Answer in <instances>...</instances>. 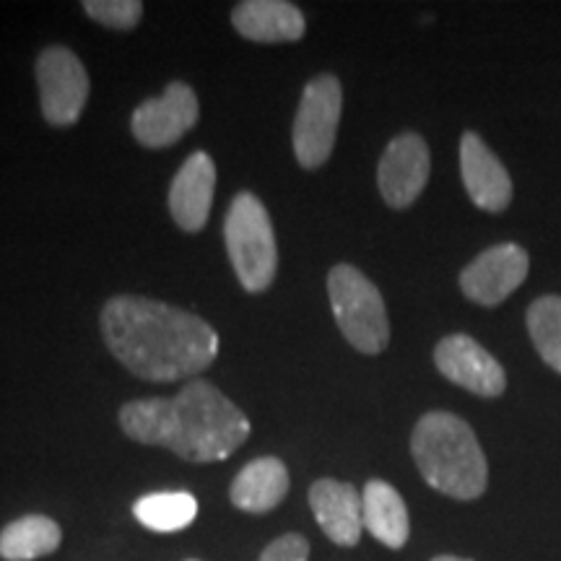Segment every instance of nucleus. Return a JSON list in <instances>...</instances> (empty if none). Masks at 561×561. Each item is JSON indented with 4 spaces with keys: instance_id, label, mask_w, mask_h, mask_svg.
Instances as JSON below:
<instances>
[{
    "instance_id": "obj_1",
    "label": "nucleus",
    "mask_w": 561,
    "mask_h": 561,
    "mask_svg": "<svg viewBox=\"0 0 561 561\" xmlns=\"http://www.w3.org/2000/svg\"><path fill=\"white\" fill-rule=\"evenodd\" d=\"M100 325L110 354L146 382L193 380L216 362L221 348L210 322L136 294L112 297Z\"/></svg>"
},
{
    "instance_id": "obj_2",
    "label": "nucleus",
    "mask_w": 561,
    "mask_h": 561,
    "mask_svg": "<svg viewBox=\"0 0 561 561\" xmlns=\"http://www.w3.org/2000/svg\"><path fill=\"white\" fill-rule=\"evenodd\" d=\"M133 442L167 447L187 462H221L250 437V419L208 380H191L172 398H140L121 409Z\"/></svg>"
},
{
    "instance_id": "obj_3",
    "label": "nucleus",
    "mask_w": 561,
    "mask_h": 561,
    "mask_svg": "<svg viewBox=\"0 0 561 561\" xmlns=\"http://www.w3.org/2000/svg\"><path fill=\"white\" fill-rule=\"evenodd\" d=\"M411 455L421 479L453 500H479L489 486V462L476 432L450 411H430L416 421Z\"/></svg>"
},
{
    "instance_id": "obj_4",
    "label": "nucleus",
    "mask_w": 561,
    "mask_h": 561,
    "mask_svg": "<svg viewBox=\"0 0 561 561\" xmlns=\"http://www.w3.org/2000/svg\"><path fill=\"white\" fill-rule=\"evenodd\" d=\"M224 242L242 289L268 291L278 273V244L268 208L252 193H240L227 210Z\"/></svg>"
},
{
    "instance_id": "obj_5",
    "label": "nucleus",
    "mask_w": 561,
    "mask_h": 561,
    "mask_svg": "<svg viewBox=\"0 0 561 561\" xmlns=\"http://www.w3.org/2000/svg\"><path fill=\"white\" fill-rule=\"evenodd\" d=\"M328 297L339 331L351 346L367 356L388 348L390 320L382 294L359 268L348 263L333 265L328 273Z\"/></svg>"
},
{
    "instance_id": "obj_6",
    "label": "nucleus",
    "mask_w": 561,
    "mask_h": 561,
    "mask_svg": "<svg viewBox=\"0 0 561 561\" xmlns=\"http://www.w3.org/2000/svg\"><path fill=\"white\" fill-rule=\"evenodd\" d=\"M343 112V87L333 73H320L301 91L291 128L294 157L301 170H318L331 159Z\"/></svg>"
},
{
    "instance_id": "obj_7",
    "label": "nucleus",
    "mask_w": 561,
    "mask_h": 561,
    "mask_svg": "<svg viewBox=\"0 0 561 561\" xmlns=\"http://www.w3.org/2000/svg\"><path fill=\"white\" fill-rule=\"evenodd\" d=\"M34 79L39 89L42 117L53 128H70L81 121L89 100V73L70 47L50 45L37 55Z\"/></svg>"
},
{
    "instance_id": "obj_8",
    "label": "nucleus",
    "mask_w": 561,
    "mask_h": 561,
    "mask_svg": "<svg viewBox=\"0 0 561 561\" xmlns=\"http://www.w3.org/2000/svg\"><path fill=\"white\" fill-rule=\"evenodd\" d=\"M201 117L198 94L191 83L172 81L164 94L140 102L130 117L133 138L144 149H170Z\"/></svg>"
},
{
    "instance_id": "obj_9",
    "label": "nucleus",
    "mask_w": 561,
    "mask_h": 561,
    "mask_svg": "<svg viewBox=\"0 0 561 561\" xmlns=\"http://www.w3.org/2000/svg\"><path fill=\"white\" fill-rule=\"evenodd\" d=\"M530 257L520 244L502 242L483 250L460 271V291L481 307H500L528 278Z\"/></svg>"
},
{
    "instance_id": "obj_10",
    "label": "nucleus",
    "mask_w": 561,
    "mask_h": 561,
    "mask_svg": "<svg viewBox=\"0 0 561 561\" xmlns=\"http://www.w3.org/2000/svg\"><path fill=\"white\" fill-rule=\"evenodd\" d=\"M432 172L426 140L419 133H401L382 151L377 164V187L390 208H409L424 193Z\"/></svg>"
},
{
    "instance_id": "obj_11",
    "label": "nucleus",
    "mask_w": 561,
    "mask_h": 561,
    "mask_svg": "<svg viewBox=\"0 0 561 561\" xmlns=\"http://www.w3.org/2000/svg\"><path fill=\"white\" fill-rule=\"evenodd\" d=\"M434 364L445 380L479 398H500L507 390L502 364L466 333L445 335L434 348Z\"/></svg>"
},
{
    "instance_id": "obj_12",
    "label": "nucleus",
    "mask_w": 561,
    "mask_h": 561,
    "mask_svg": "<svg viewBox=\"0 0 561 561\" xmlns=\"http://www.w3.org/2000/svg\"><path fill=\"white\" fill-rule=\"evenodd\" d=\"M460 174L468 198L486 214H502L512 203V178L496 153L489 149L479 133H462Z\"/></svg>"
},
{
    "instance_id": "obj_13",
    "label": "nucleus",
    "mask_w": 561,
    "mask_h": 561,
    "mask_svg": "<svg viewBox=\"0 0 561 561\" xmlns=\"http://www.w3.org/2000/svg\"><path fill=\"white\" fill-rule=\"evenodd\" d=\"M216 193V164L206 151H195L174 174L170 187V214L187 234H198L208 224Z\"/></svg>"
},
{
    "instance_id": "obj_14",
    "label": "nucleus",
    "mask_w": 561,
    "mask_h": 561,
    "mask_svg": "<svg viewBox=\"0 0 561 561\" xmlns=\"http://www.w3.org/2000/svg\"><path fill=\"white\" fill-rule=\"evenodd\" d=\"M310 507L320 530L335 546L351 549L359 543L364 533L362 491L354 483L320 479L310 486Z\"/></svg>"
},
{
    "instance_id": "obj_15",
    "label": "nucleus",
    "mask_w": 561,
    "mask_h": 561,
    "mask_svg": "<svg viewBox=\"0 0 561 561\" xmlns=\"http://www.w3.org/2000/svg\"><path fill=\"white\" fill-rule=\"evenodd\" d=\"M231 26L250 42L278 45L305 37L307 19L305 11L289 0H244L231 11Z\"/></svg>"
},
{
    "instance_id": "obj_16",
    "label": "nucleus",
    "mask_w": 561,
    "mask_h": 561,
    "mask_svg": "<svg viewBox=\"0 0 561 561\" xmlns=\"http://www.w3.org/2000/svg\"><path fill=\"white\" fill-rule=\"evenodd\" d=\"M289 468L284 460L265 455V458L250 460L229 486V500L237 510L250 515H268L289 494Z\"/></svg>"
},
{
    "instance_id": "obj_17",
    "label": "nucleus",
    "mask_w": 561,
    "mask_h": 561,
    "mask_svg": "<svg viewBox=\"0 0 561 561\" xmlns=\"http://www.w3.org/2000/svg\"><path fill=\"white\" fill-rule=\"evenodd\" d=\"M364 530L371 533L382 546L398 551L411 538V517L403 496L392 483L382 479L367 481L362 491Z\"/></svg>"
},
{
    "instance_id": "obj_18",
    "label": "nucleus",
    "mask_w": 561,
    "mask_h": 561,
    "mask_svg": "<svg viewBox=\"0 0 561 561\" xmlns=\"http://www.w3.org/2000/svg\"><path fill=\"white\" fill-rule=\"evenodd\" d=\"M62 530L47 515L16 517L0 530V559L5 561H34L50 557L60 549Z\"/></svg>"
},
{
    "instance_id": "obj_19",
    "label": "nucleus",
    "mask_w": 561,
    "mask_h": 561,
    "mask_svg": "<svg viewBox=\"0 0 561 561\" xmlns=\"http://www.w3.org/2000/svg\"><path fill=\"white\" fill-rule=\"evenodd\" d=\"M136 520L151 533H178L198 517V500L191 491H157L133 504Z\"/></svg>"
},
{
    "instance_id": "obj_20",
    "label": "nucleus",
    "mask_w": 561,
    "mask_h": 561,
    "mask_svg": "<svg viewBox=\"0 0 561 561\" xmlns=\"http://www.w3.org/2000/svg\"><path fill=\"white\" fill-rule=\"evenodd\" d=\"M528 333L541 359L561 375V297H541L528 307Z\"/></svg>"
},
{
    "instance_id": "obj_21",
    "label": "nucleus",
    "mask_w": 561,
    "mask_h": 561,
    "mask_svg": "<svg viewBox=\"0 0 561 561\" xmlns=\"http://www.w3.org/2000/svg\"><path fill=\"white\" fill-rule=\"evenodd\" d=\"M81 9L89 19L112 32H133L144 19L140 0H83Z\"/></svg>"
},
{
    "instance_id": "obj_22",
    "label": "nucleus",
    "mask_w": 561,
    "mask_h": 561,
    "mask_svg": "<svg viewBox=\"0 0 561 561\" xmlns=\"http://www.w3.org/2000/svg\"><path fill=\"white\" fill-rule=\"evenodd\" d=\"M257 561H310V541L301 533H284L265 546Z\"/></svg>"
},
{
    "instance_id": "obj_23",
    "label": "nucleus",
    "mask_w": 561,
    "mask_h": 561,
    "mask_svg": "<svg viewBox=\"0 0 561 561\" xmlns=\"http://www.w3.org/2000/svg\"><path fill=\"white\" fill-rule=\"evenodd\" d=\"M432 561H473V559H462V557H453V553H442V557H434Z\"/></svg>"
},
{
    "instance_id": "obj_24",
    "label": "nucleus",
    "mask_w": 561,
    "mask_h": 561,
    "mask_svg": "<svg viewBox=\"0 0 561 561\" xmlns=\"http://www.w3.org/2000/svg\"><path fill=\"white\" fill-rule=\"evenodd\" d=\"M187 561H198V559H187Z\"/></svg>"
}]
</instances>
